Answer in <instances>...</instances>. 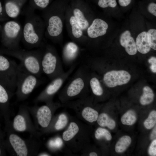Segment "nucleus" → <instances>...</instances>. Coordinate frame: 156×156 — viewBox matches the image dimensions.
I'll use <instances>...</instances> for the list:
<instances>
[{
    "label": "nucleus",
    "mask_w": 156,
    "mask_h": 156,
    "mask_svg": "<svg viewBox=\"0 0 156 156\" xmlns=\"http://www.w3.org/2000/svg\"><path fill=\"white\" fill-rule=\"evenodd\" d=\"M148 12L155 16H156V4L153 3L149 4L148 7Z\"/></svg>",
    "instance_id": "obj_36"
},
{
    "label": "nucleus",
    "mask_w": 156,
    "mask_h": 156,
    "mask_svg": "<svg viewBox=\"0 0 156 156\" xmlns=\"http://www.w3.org/2000/svg\"><path fill=\"white\" fill-rule=\"evenodd\" d=\"M69 22L71 26L72 33L73 36L76 38H80L83 34L82 30L74 16H72L70 17Z\"/></svg>",
    "instance_id": "obj_24"
},
{
    "label": "nucleus",
    "mask_w": 156,
    "mask_h": 156,
    "mask_svg": "<svg viewBox=\"0 0 156 156\" xmlns=\"http://www.w3.org/2000/svg\"><path fill=\"white\" fill-rule=\"evenodd\" d=\"M120 42L121 45L124 47L126 52L130 55H134L137 53L135 42L131 36L130 31L126 30L121 34Z\"/></svg>",
    "instance_id": "obj_11"
},
{
    "label": "nucleus",
    "mask_w": 156,
    "mask_h": 156,
    "mask_svg": "<svg viewBox=\"0 0 156 156\" xmlns=\"http://www.w3.org/2000/svg\"><path fill=\"white\" fill-rule=\"evenodd\" d=\"M98 5L102 8L108 7L114 8L116 6L117 3L116 0H99Z\"/></svg>",
    "instance_id": "obj_30"
},
{
    "label": "nucleus",
    "mask_w": 156,
    "mask_h": 156,
    "mask_svg": "<svg viewBox=\"0 0 156 156\" xmlns=\"http://www.w3.org/2000/svg\"><path fill=\"white\" fill-rule=\"evenodd\" d=\"M136 44L137 50L140 53L145 54L148 53L151 48L148 43L147 32L143 31L138 35L136 39Z\"/></svg>",
    "instance_id": "obj_15"
},
{
    "label": "nucleus",
    "mask_w": 156,
    "mask_h": 156,
    "mask_svg": "<svg viewBox=\"0 0 156 156\" xmlns=\"http://www.w3.org/2000/svg\"><path fill=\"white\" fill-rule=\"evenodd\" d=\"M13 126L17 131H23L25 130L26 126L24 117L20 115L16 116L14 119Z\"/></svg>",
    "instance_id": "obj_25"
},
{
    "label": "nucleus",
    "mask_w": 156,
    "mask_h": 156,
    "mask_svg": "<svg viewBox=\"0 0 156 156\" xmlns=\"http://www.w3.org/2000/svg\"><path fill=\"white\" fill-rule=\"evenodd\" d=\"M108 28L107 24L103 20L96 18L94 19L87 29L88 36L95 38L105 35Z\"/></svg>",
    "instance_id": "obj_10"
},
{
    "label": "nucleus",
    "mask_w": 156,
    "mask_h": 156,
    "mask_svg": "<svg viewBox=\"0 0 156 156\" xmlns=\"http://www.w3.org/2000/svg\"><path fill=\"white\" fill-rule=\"evenodd\" d=\"M37 115L39 124L43 127H47L52 117L51 112L49 107L47 105L40 107L38 110Z\"/></svg>",
    "instance_id": "obj_14"
},
{
    "label": "nucleus",
    "mask_w": 156,
    "mask_h": 156,
    "mask_svg": "<svg viewBox=\"0 0 156 156\" xmlns=\"http://www.w3.org/2000/svg\"><path fill=\"white\" fill-rule=\"evenodd\" d=\"M137 119L136 114L135 112L132 110H129L122 116L121 121L123 125L131 126L135 124Z\"/></svg>",
    "instance_id": "obj_22"
},
{
    "label": "nucleus",
    "mask_w": 156,
    "mask_h": 156,
    "mask_svg": "<svg viewBox=\"0 0 156 156\" xmlns=\"http://www.w3.org/2000/svg\"><path fill=\"white\" fill-rule=\"evenodd\" d=\"M89 86L92 93L97 96H101L103 93V89L102 84L98 78L90 74Z\"/></svg>",
    "instance_id": "obj_16"
},
{
    "label": "nucleus",
    "mask_w": 156,
    "mask_h": 156,
    "mask_svg": "<svg viewBox=\"0 0 156 156\" xmlns=\"http://www.w3.org/2000/svg\"><path fill=\"white\" fill-rule=\"evenodd\" d=\"M148 62L151 64L150 68L151 71L154 73L156 72V58L152 57L148 60Z\"/></svg>",
    "instance_id": "obj_34"
},
{
    "label": "nucleus",
    "mask_w": 156,
    "mask_h": 156,
    "mask_svg": "<svg viewBox=\"0 0 156 156\" xmlns=\"http://www.w3.org/2000/svg\"><path fill=\"white\" fill-rule=\"evenodd\" d=\"M62 142L60 138H57L54 141L51 140L49 142V145L52 147H59L62 144Z\"/></svg>",
    "instance_id": "obj_35"
},
{
    "label": "nucleus",
    "mask_w": 156,
    "mask_h": 156,
    "mask_svg": "<svg viewBox=\"0 0 156 156\" xmlns=\"http://www.w3.org/2000/svg\"><path fill=\"white\" fill-rule=\"evenodd\" d=\"M9 140L18 156H26L27 154V146L24 141L17 135L12 134Z\"/></svg>",
    "instance_id": "obj_13"
},
{
    "label": "nucleus",
    "mask_w": 156,
    "mask_h": 156,
    "mask_svg": "<svg viewBox=\"0 0 156 156\" xmlns=\"http://www.w3.org/2000/svg\"><path fill=\"white\" fill-rule=\"evenodd\" d=\"M143 93L140 96V102L142 105H146L152 103L154 99V94L152 90L149 86H146L143 89Z\"/></svg>",
    "instance_id": "obj_19"
},
{
    "label": "nucleus",
    "mask_w": 156,
    "mask_h": 156,
    "mask_svg": "<svg viewBox=\"0 0 156 156\" xmlns=\"http://www.w3.org/2000/svg\"><path fill=\"white\" fill-rule=\"evenodd\" d=\"M41 66L42 73L51 80L64 72L61 61L53 48L50 46L47 47L43 53Z\"/></svg>",
    "instance_id": "obj_4"
},
{
    "label": "nucleus",
    "mask_w": 156,
    "mask_h": 156,
    "mask_svg": "<svg viewBox=\"0 0 156 156\" xmlns=\"http://www.w3.org/2000/svg\"><path fill=\"white\" fill-rule=\"evenodd\" d=\"M74 16L82 30L86 29L89 26V23L82 12L78 8L73 11Z\"/></svg>",
    "instance_id": "obj_23"
},
{
    "label": "nucleus",
    "mask_w": 156,
    "mask_h": 156,
    "mask_svg": "<svg viewBox=\"0 0 156 156\" xmlns=\"http://www.w3.org/2000/svg\"><path fill=\"white\" fill-rule=\"evenodd\" d=\"M147 40L151 48L156 50V30L151 29L147 32Z\"/></svg>",
    "instance_id": "obj_28"
},
{
    "label": "nucleus",
    "mask_w": 156,
    "mask_h": 156,
    "mask_svg": "<svg viewBox=\"0 0 156 156\" xmlns=\"http://www.w3.org/2000/svg\"><path fill=\"white\" fill-rule=\"evenodd\" d=\"M89 155L90 156H97V154L95 152H92L89 154Z\"/></svg>",
    "instance_id": "obj_40"
},
{
    "label": "nucleus",
    "mask_w": 156,
    "mask_h": 156,
    "mask_svg": "<svg viewBox=\"0 0 156 156\" xmlns=\"http://www.w3.org/2000/svg\"><path fill=\"white\" fill-rule=\"evenodd\" d=\"M79 128L75 122H71L67 129L63 133L62 138L65 141H68L72 139L78 133Z\"/></svg>",
    "instance_id": "obj_21"
},
{
    "label": "nucleus",
    "mask_w": 156,
    "mask_h": 156,
    "mask_svg": "<svg viewBox=\"0 0 156 156\" xmlns=\"http://www.w3.org/2000/svg\"><path fill=\"white\" fill-rule=\"evenodd\" d=\"M156 123V111H152L149 114L147 118L144 122L145 127L147 129L152 128Z\"/></svg>",
    "instance_id": "obj_27"
},
{
    "label": "nucleus",
    "mask_w": 156,
    "mask_h": 156,
    "mask_svg": "<svg viewBox=\"0 0 156 156\" xmlns=\"http://www.w3.org/2000/svg\"><path fill=\"white\" fill-rule=\"evenodd\" d=\"M81 114L83 118L90 122L97 120L99 116L97 111L89 106L85 107L83 109Z\"/></svg>",
    "instance_id": "obj_20"
},
{
    "label": "nucleus",
    "mask_w": 156,
    "mask_h": 156,
    "mask_svg": "<svg viewBox=\"0 0 156 156\" xmlns=\"http://www.w3.org/2000/svg\"><path fill=\"white\" fill-rule=\"evenodd\" d=\"M131 142V139L129 136L125 135L121 137L115 145V151L118 153L123 152L129 146Z\"/></svg>",
    "instance_id": "obj_18"
},
{
    "label": "nucleus",
    "mask_w": 156,
    "mask_h": 156,
    "mask_svg": "<svg viewBox=\"0 0 156 156\" xmlns=\"http://www.w3.org/2000/svg\"><path fill=\"white\" fill-rule=\"evenodd\" d=\"M156 126L154 128L150 135V139L151 140L156 137Z\"/></svg>",
    "instance_id": "obj_39"
},
{
    "label": "nucleus",
    "mask_w": 156,
    "mask_h": 156,
    "mask_svg": "<svg viewBox=\"0 0 156 156\" xmlns=\"http://www.w3.org/2000/svg\"><path fill=\"white\" fill-rule=\"evenodd\" d=\"M97 120L100 126L106 127L111 130L114 129L116 126L115 121L105 113H102L99 115Z\"/></svg>",
    "instance_id": "obj_17"
},
{
    "label": "nucleus",
    "mask_w": 156,
    "mask_h": 156,
    "mask_svg": "<svg viewBox=\"0 0 156 156\" xmlns=\"http://www.w3.org/2000/svg\"><path fill=\"white\" fill-rule=\"evenodd\" d=\"M131 75L123 70H113L106 72L103 76L104 84L109 88H113L127 83L130 80Z\"/></svg>",
    "instance_id": "obj_7"
},
{
    "label": "nucleus",
    "mask_w": 156,
    "mask_h": 156,
    "mask_svg": "<svg viewBox=\"0 0 156 156\" xmlns=\"http://www.w3.org/2000/svg\"><path fill=\"white\" fill-rule=\"evenodd\" d=\"M31 8L25 13V24L21 40L28 49L38 47L41 41L44 24L40 18Z\"/></svg>",
    "instance_id": "obj_1"
},
{
    "label": "nucleus",
    "mask_w": 156,
    "mask_h": 156,
    "mask_svg": "<svg viewBox=\"0 0 156 156\" xmlns=\"http://www.w3.org/2000/svg\"><path fill=\"white\" fill-rule=\"evenodd\" d=\"M0 154H1V150H0Z\"/></svg>",
    "instance_id": "obj_42"
},
{
    "label": "nucleus",
    "mask_w": 156,
    "mask_h": 156,
    "mask_svg": "<svg viewBox=\"0 0 156 156\" xmlns=\"http://www.w3.org/2000/svg\"><path fill=\"white\" fill-rule=\"evenodd\" d=\"M42 83L38 77L28 71L21 64L18 65L16 87L19 94L28 95Z\"/></svg>",
    "instance_id": "obj_6"
},
{
    "label": "nucleus",
    "mask_w": 156,
    "mask_h": 156,
    "mask_svg": "<svg viewBox=\"0 0 156 156\" xmlns=\"http://www.w3.org/2000/svg\"><path fill=\"white\" fill-rule=\"evenodd\" d=\"M20 61L23 66L28 71L39 77L42 73L41 61L43 53L39 50L27 51L20 48L8 49L5 52Z\"/></svg>",
    "instance_id": "obj_3"
},
{
    "label": "nucleus",
    "mask_w": 156,
    "mask_h": 156,
    "mask_svg": "<svg viewBox=\"0 0 156 156\" xmlns=\"http://www.w3.org/2000/svg\"><path fill=\"white\" fill-rule=\"evenodd\" d=\"M23 27L18 22L8 21L2 29V41L8 49L14 50L20 48V43L22 36Z\"/></svg>",
    "instance_id": "obj_5"
},
{
    "label": "nucleus",
    "mask_w": 156,
    "mask_h": 156,
    "mask_svg": "<svg viewBox=\"0 0 156 156\" xmlns=\"http://www.w3.org/2000/svg\"><path fill=\"white\" fill-rule=\"evenodd\" d=\"M34 5L31 8L34 10L37 8H44L48 5L49 0H33Z\"/></svg>",
    "instance_id": "obj_31"
},
{
    "label": "nucleus",
    "mask_w": 156,
    "mask_h": 156,
    "mask_svg": "<svg viewBox=\"0 0 156 156\" xmlns=\"http://www.w3.org/2000/svg\"><path fill=\"white\" fill-rule=\"evenodd\" d=\"M89 69L84 62L79 67L63 90L62 97L63 99L78 96L88 89L90 74Z\"/></svg>",
    "instance_id": "obj_2"
},
{
    "label": "nucleus",
    "mask_w": 156,
    "mask_h": 156,
    "mask_svg": "<svg viewBox=\"0 0 156 156\" xmlns=\"http://www.w3.org/2000/svg\"><path fill=\"white\" fill-rule=\"evenodd\" d=\"M23 1L9 0L6 2L5 6V11L8 17L15 18L18 16L21 13L23 3Z\"/></svg>",
    "instance_id": "obj_12"
},
{
    "label": "nucleus",
    "mask_w": 156,
    "mask_h": 156,
    "mask_svg": "<svg viewBox=\"0 0 156 156\" xmlns=\"http://www.w3.org/2000/svg\"><path fill=\"white\" fill-rule=\"evenodd\" d=\"M131 0H118L119 5L122 7L128 5L131 3Z\"/></svg>",
    "instance_id": "obj_37"
},
{
    "label": "nucleus",
    "mask_w": 156,
    "mask_h": 156,
    "mask_svg": "<svg viewBox=\"0 0 156 156\" xmlns=\"http://www.w3.org/2000/svg\"><path fill=\"white\" fill-rule=\"evenodd\" d=\"M48 17L47 27V34L50 37H56L62 31V21L60 18L55 15H51Z\"/></svg>",
    "instance_id": "obj_9"
},
{
    "label": "nucleus",
    "mask_w": 156,
    "mask_h": 156,
    "mask_svg": "<svg viewBox=\"0 0 156 156\" xmlns=\"http://www.w3.org/2000/svg\"><path fill=\"white\" fill-rule=\"evenodd\" d=\"M149 155L151 156L156 155V140H154L151 142L148 150Z\"/></svg>",
    "instance_id": "obj_33"
},
{
    "label": "nucleus",
    "mask_w": 156,
    "mask_h": 156,
    "mask_svg": "<svg viewBox=\"0 0 156 156\" xmlns=\"http://www.w3.org/2000/svg\"><path fill=\"white\" fill-rule=\"evenodd\" d=\"M68 121L67 118L65 114H60L55 125V129L57 130L62 129L66 125Z\"/></svg>",
    "instance_id": "obj_29"
},
{
    "label": "nucleus",
    "mask_w": 156,
    "mask_h": 156,
    "mask_svg": "<svg viewBox=\"0 0 156 156\" xmlns=\"http://www.w3.org/2000/svg\"><path fill=\"white\" fill-rule=\"evenodd\" d=\"M94 136L97 140L104 138L106 140L110 141L112 139V136L109 132L107 130L101 127L98 128L96 130Z\"/></svg>",
    "instance_id": "obj_26"
},
{
    "label": "nucleus",
    "mask_w": 156,
    "mask_h": 156,
    "mask_svg": "<svg viewBox=\"0 0 156 156\" xmlns=\"http://www.w3.org/2000/svg\"><path fill=\"white\" fill-rule=\"evenodd\" d=\"M8 99V95L6 89L0 83V103H6Z\"/></svg>",
    "instance_id": "obj_32"
},
{
    "label": "nucleus",
    "mask_w": 156,
    "mask_h": 156,
    "mask_svg": "<svg viewBox=\"0 0 156 156\" xmlns=\"http://www.w3.org/2000/svg\"><path fill=\"white\" fill-rule=\"evenodd\" d=\"M8 17L6 15L5 12H3V8L1 2H0V18H3V19H8Z\"/></svg>",
    "instance_id": "obj_38"
},
{
    "label": "nucleus",
    "mask_w": 156,
    "mask_h": 156,
    "mask_svg": "<svg viewBox=\"0 0 156 156\" xmlns=\"http://www.w3.org/2000/svg\"><path fill=\"white\" fill-rule=\"evenodd\" d=\"M79 53V48L75 43L70 42L66 44L62 52V60L64 64L71 66L75 63Z\"/></svg>",
    "instance_id": "obj_8"
},
{
    "label": "nucleus",
    "mask_w": 156,
    "mask_h": 156,
    "mask_svg": "<svg viewBox=\"0 0 156 156\" xmlns=\"http://www.w3.org/2000/svg\"><path fill=\"white\" fill-rule=\"evenodd\" d=\"M40 156H49V155H48L47 154H42L40 155Z\"/></svg>",
    "instance_id": "obj_41"
}]
</instances>
